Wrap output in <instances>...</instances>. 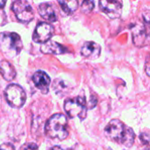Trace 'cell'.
Instances as JSON below:
<instances>
[{
	"label": "cell",
	"mask_w": 150,
	"mask_h": 150,
	"mask_svg": "<svg viewBox=\"0 0 150 150\" xmlns=\"http://www.w3.org/2000/svg\"><path fill=\"white\" fill-rule=\"evenodd\" d=\"M99 7L111 18H118L122 14V4L119 1L102 0L99 2Z\"/></svg>",
	"instance_id": "cell-8"
},
{
	"label": "cell",
	"mask_w": 150,
	"mask_h": 150,
	"mask_svg": "<svg viewBox=\"0 0 150 150\" xmlns=\"http://www.w3.org/2000/svg\"><path fill=\"white\" fill-rule=\"evenodd\" d=\"M12 11L15 13L18 21L22 23H28L34 18V13L32 5L29 2L25 0L15 1L11 6Z\"/></svg>",
	"instance_id": "cell-6"
},
{
	"label": "cell",
	"mask_w": 150,
	"mask_h": 150,
	"mask_svg": "<svg viewBox=\"0 0 150 150\" xmlns=\"http://www.w3.org/2000/svg\"><path fill=\"white\" fill-rule=\"evenodd\" d=\"M149 57L147 58V61H146V64H145V70H146V74H147V76H150V73H149Z\"/></svg>",
	"instance_id": "cell-21"
},
{
	"label": "cell",
	"mask_w": 150,
	"mask_h": 150,
	"mask_svg": "<svg viewBox=\"0 0 150 150\" xmlns=\"http://www.w3.org/2000/svg\"><path fill=\"white\" fill-rule=\"evenodd\" d=\"M45 133L51 139L65 140L69 136L68 120L66 116L62 113H56L51 116L46 124Z\"/></svg>",
	"instance_id": "cell-2"
},
{
	"label": "cell",
	"mask_w": 150,
	"mask_h": 150,
	"mask_svg": "<svg viewBox=\"0 0 150 150\" xmlns=\"http://www.w3.org/2000/svg\"><path fill=\"white\" fill-rule=\"evenodd\" d=\"M0 48L5 56L13 58L18 55L23 48L21 38L16 33H1Z\"/></svg>",
	"instance_id": "cell-3"
},
{
	"label": "cell",
	"mask_w": 150,
	"mask_h": 150,
	"mask_svg": "<svg viewBox=\"0 0 150 150\" xmlns=\"http://www.w3.org/2000/svg\"><path fill=\"white\" fill-rule=\"evenodd\" d=\"M64 110L69 118H78L83 120L87 116V105L84 98L77 97L68 99L64 103Z\"/></svg>",
	"instance_id": "cell-4"
},
{
	"label": "cell",
	"mask_w": 150,
	"mask_h": 150,
	"mask_svg": "<svg viewBox=\"0 0 150 150\" xmlns=\"http://www.w3.org/2000/svg\"><path fill=\"white\" fill-rule=\"evenodd\" d=\"M132 32L133 41L136 47H144L148 41V33L147 30L142 23L136 22L130 26Z\"/></svg>",
	"instance_id": "cell-9"
},
{
	"label": "cell",
	"mask_w": 150,
	"mask_h": 150,
	"mask_svg": "<svg viewBox=\"0 0 150 150\" xmlns=\"http://www.w3.org/2000/svg\"><path fill=\"white\" fill-rule=\"evenodd\" d=\"M140 141L143 145L149 146V132H143L140 134Z\"/></svg>",
	"instance_id": "cell-17"
},
{
	"label": "cell",
	"mask_w": 150,
	"mask_h": 150,
	"mask_svg": "<svg viewBox=\"0 0 150 150\" xmlns=\"http://www.w3.org/2000/svg\"><path fill=\"white\" fill-rule=\"evenodd\" d=\"M33 82L42 93L46 94L48 92L51 80L47 73L41 70L36 71L33 76Z\"/></svg>",
	"instance_id": "cell-11"
},
{
	"label": "cell",
	"mask_w": 150,
	"mask_h": 150,
	"mask_svg": "<svg viewBox=\"0 0 150 150\" xmlns=\"http://www.w3.org/2000/svg\"><path fill=\"white\" fill-rule=\"evenodd\" d=\"M142 16H143V18H145V22L149 23V11H148L147 13L143 14Z\"/></svg>",
	"instance_id": "cell-22"
},
{
	"label": "cell",
	"mask_w": 150,
	"mask_h": 150,
	"mask_svg": "<svg viewBox=\"0 0 150 150\" xmlns=\"http://www.w3.org/2000/svg\"><path fill=\"white\" fill-rule=\"evenodd\" d=\"M59 4L61 5L62 11L68 14H73L78 8L79 3L76 0H70V1H59Z\"/></svg>",
	"instance_id": "cell-15"
},
{
	"label": "cell",
	"mask_w": 150,
	"mask_h": 150,
	"mask_svg": "<svg viewBox=\"0 0 150 150\" xmlns=\"http://www.w3.org/2000/svg\"><path fill=\"white\" fill-rule=\"evenodd\" d=\"M39 14L42 18L49 23H54L57 21V16L54 11V6L48 3H43L39 5L38 8Z\"/></svg>",
	"instance_id": "cell-12"
},
{
	"label": "cell",
	"mask_w": 150,
	"mask_h": 150,
	"mask_svg": "<svg viewBox=\"0 0 150 150\" xmlns=\"http://www.w3.org/2000/svg\"><path fill=\"white\" fill-rule=\"evenodd\" d=\"M40 51L43 54H62L68 52L65 47L53 40H48L43 43L40 47Z\"/></svg>",
	"instance_id": "cell-13"
},
{
	"label": "cell",
	"mask_w": 150,
	"mask_h": 150,
	"mask_svg": "<svg viewBox=\"0 0 150 150\" xmlns=\"http://www.w3.org/2000/svg\"><path fill=\"white\" fill-rule=\"evenodd\" d=\"M97 103H98V98H97V97H96V96H91V98H90V100H89L88 102L86 101L87 109H92L93 107L96 106Z\"/></svg>",
	"instance_id": "cell-18"
},
{
	"label": "cell",
	"mask_w": 150,
	"mask_h": 150,
	"mask_svg": "<svg viewBox=\"0 0 150 150\" xmlns=\"http://www.w3.org/2000/svg\"><path fill=\"white\" fill-rule=\"evenodd\" d=\"M81 54L83 56L90 60L98 59L101 54V47L97 42L87 41L83 45L81 48Z\"/></svg>",
	"instance_id": "cell-10"
},
{
	"label": "cell",
	"mask_w": 150,
	"mask_h": 150,
	"mask_svg": "<svg viewBox=\"0 0 150 150\" xmlns=\"http://www.w3.org/2000/svg\"><path fill=\"white\" fill-rule=\"evenodd\" d=\"M94 8V2L93 1H83L81 5L82 11L84 13L91 12Z\"/></svg>",
	"instance_id": "cell-16"
},
{
	"label": "cell",
	"mask_w": 150,
	"mask_h": 150,
	"mask_svg": "<svg viewBox=\"0 0 150 150\" xmlns=\"http://www.w3.org/2000/svg\"><path fill=\"white\" fill-rule=\"evenodd\" d=\"M4 95L9 105L14 108H20L26 100V95L23 88L18 84H10L4 91Z\"/></svg>",
	"instance_id": "cell-5"
},
{
	"label": "cell",
	"mask_w": 150,
	"mask_h": 150,
	"mask_svg": "<svg viewBox=\"0 0 150 150\" xmlns=\"http://www.w3.org/2000/svg\"><path fill=\"white\" fill-rule=\"evenodd\" d=\"M51 150H71V149H62V147H59V146H55V147H54V148H52Z\"/></svg>",
	"instance_id": "cell-23"
},
{
	"label": "cell",
	"mask_w": 150,
	"mask_h": 150,
	"mask_svg": "<svg viewBox=\"0 0 150 150\" xmlns=\"http://www.w3.org/2000/svg\"><path fill=\"white\" fill-rule=\"evenodd\" d=\"M23 150H38V146L35 143H27L25 147H23Z\"/></svg>",
	"instance_id": "cell-19"
},
{
	"label": "cell",
	"mask_w": 150,
	"mask_h": 150,
	"mask_svg": "<svg viewBox=\"0 0 150 150\" xmlns=\"http://www.w3.org/2000/svg\"><path fill=\"white\" fill-rule=\"evenodd\" d=\"M54 29L52 25H50L49 23L42 22L37 25L33 32V40L37 43L43 44L50 40V39L54 35Z\"/></svg>",
	"instance_id": "cell-7"
},
{
	"label": "cell",
	"mask_w": 150,
	"mask_h": 150,
	"mask_svg": "<svg viewBox=\"0 0 150 150\" xmlns=\"http://www.w3.org/2000/svg\"><path fill=\"white\" fill-rule=\"evenodd\" d=\"M0 150H15V149L11 143H4L0 145Z\"/></svg>",
	"instance_id": "cell-20"
},
{
	"label": "cell",
	"mask_w": 150,
	"mask_h": 150,
	"mask_svg": "<svg viewBox=\"0 0 150 150\" xmlns=\"http://www.w3.org/2000/svg\"><path fill=\"white\" fill-rule=\"evenodd\" d=\"M5 5V2L4 1H0V9H3Z\"/></svg>",
	"instance_id": "cell-24"
},
{
	"label": "cell",
	"mask_w": 150,
	"mask_h": 150,
	"mask_svg": "<svg viewBox=\"0 0 150 150\" xmlns=\"http://www.w3.org/2000/svg\"><path fill=\"white\" fill-rule=\"evenodd\" d=\"M105 134L112 142L131 148L135 140V134L131 127H126L120 120H112L105 128Z\"/></svg>",
	"instance_id": "cell-1"
},
{
	"label": "cell",
	"mask_w": 150,
	"mask_h": 150,
	"mask_svg": "<svg viewBox=\"0 0 150 150\" xmlns=\"http://www.w3.org/2000/svg\"><path fill=\"white\" fill-rule=\"evenodd\" d=\"M0 73L5 81H12L16 76V70L14 67L8 61H1L0 62Z\"/></svg>",
	"instance_id": "cell-14"
}]
</instances>
